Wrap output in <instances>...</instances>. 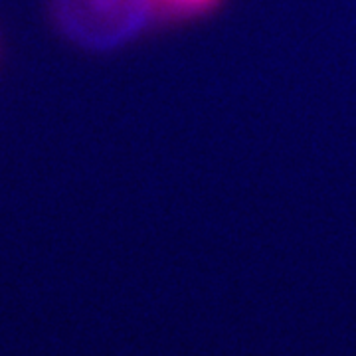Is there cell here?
<instances>
[{
	"mask_svg": "<svg viewBox=\"0 0 356 356\" xmlns=\"http://www.w3.org/2000/svg\"><path fill=\"white\" fill-rule=\"evenodd\" d=\"M54 24L89 51H113L163 30L159 0H50Z\"/></svg>",
	"mask_w": 356,
	"mask_h": 356,
	"instance_id": "1",
	"label": "cell"
},
{
	"mask_svg": "<svg viewBox=\"0 0 356 356\" xmlns=\"http://www.w3.org/2000/svg\"><path fill=\"white\" fill-rule=\"evenodd\" d=\"M229 0H159L163 28H180L210 20L228 6Z\"/></svg>",
	"mask_w": 356,
	"mask_h": 356,
	"instance_id": "2",
	"label": "cell"
}]
</instances>
